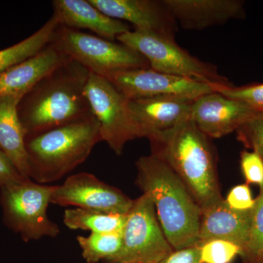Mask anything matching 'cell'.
Segmentation results:
<instances>
[{
	"mask_svg": "<svg viewBox=\"0 0 263 263\" xmlns=\"http://www.w3.org/2000/svg\"><path fill=\"white\" fill-rule=\"evenodd\" d=\"M89 73L84 66L70 59L26 93L18 105V117L26 136L91 115L85 95Z\"/></svg>",
	"mask_w": 263,
	"mask_h": 263,
	"instance_id": "6da1fadb",
	"label": "cell"
},
{
	"mask_svg": "<svg viewBox=\"0 0 263 263\" xmlns=\"http://www.w3.org/2000/svg\"><path fill=\"white\" fill-rule=\"evenodd\" d=\"M152 155L160 158L184 183L201 210L224 200L216 173L211 138L191 119L148 137Z\"/></svg>",
	"mask_w": 263,
	"mask_h": 263,
	"instance_id": "7a4b0ae2",
	"label": "cell"
},
{
	"mask_svg": "<svg viewBox=\"0 0 263 263\" xmlns=\"http://www.w3.org/2000/svg\"><path fill=\"white\" fill-rule=\"evenodd\" d=\"M137 183L149 195L157 219L174 250L199 246L202 210L172 169L152 155L136 162Z\"/></svg>",
	"mask_w": 263,
	"mask_h": 263,
	"instance_id": "3957f363",
	"label": "cell"
},
{
	"mask_svg": "<svg viewBox=\"0 0 263 263\" xmlns=\"http://www.w3.org/2000/svg\"><path fill=\"white\" fill-rule=\"evenodd\" d=\"M101 141L100 125L93 114L26 136L29 179L41 184L61 179L82 164Z\"/></svg>",
	"mask_w": 263,
	"mask_h": 263,
	"instance_id": "277c9868",
	"label": "cell"
},
{
	"mask_svg": "<svg viewBox=\"0 0 263 263\" xmlns=\"http://www.w3.org/2000/svg\"><path fill=\"white\" fill-rule=\"evenodd\" d=\"M54 187L29 179L0 186L5 226L26 242L58 236L60 227L50 219L47 212Z\"/></svg>",
	"mask_w": 263,
	"mask_h": 263,
	"instance_id": "5b68a950",
	"label": "cell"
},
{
	"mask_svg": "<svg viewBox=\"0 0 263 263\" xmlns=\"http://www.w3.org/2000/svg\"><path fill=\"white\" fill-rule=\"evenodd\" d=\"M50 44L90 72L105 76L117 71L150 67L138 52L122 43L59 25Z\"/></svg>",
	"mask_w": 263,
	"mask_h": 263,
	"instance_id": "8992f818",
	"label": "cell"
},
{
	"mask_svg": "<svg viewBox=\"0 0 263 263\" xmlns=\"http://www.w3.org/2000/svg\"><path fill=\"white\" fill-rule=\"evenodd\" d=\"M117 40L144 57L153 70L210 85L230 84L215 65L193 57L180 47L176 40L136 29Z\"/></svg>",
	"mask_w": 263,
	"mask_h": 263,
	"instance_id": "52a82bcc",
	"label": "cell"
},
{
	"mask_svg": "<svg viewBox=\"0 0 263 263\" xmlns=\"http://www.w3.org/2000/svg\"><path fill=\"white\" fill-rule=\"evenodd\" d=\"M85 95L100 125L102 141L116 155H122L128 142L145 138L132 114L129 100L106 78L90 72Z\"/></svg>",
	"mask_w": 263,
	"mask_h": 263,
	"instance_id": "ba28073f",
	"label": "cell"
},
{
	"mask_svg": "<svg viewBox=\"0 0 263 263\" xmlns=\"http://www.w3.org/2000/svg\"><path fill=\"white\" fill-rule=\"evenodd\" d=\"M122 248L104 263H158L174 249L166 238L147 193L133 202L122 230Z\"/></svg>",
	"mask_w": 263,
	"mask_h": 263,
	"instance_id": "9c48e42d",
	"label": "cell"
},
{
	"mask_svg": "<svg viewBox=\"0 0 263 263\" xmlns=\"http://www.w3.org/2000/svg\"><path fill=\"white\" fill-rule=\"evenodd\" d=\"M127 100L160 96L195 100L215 92L212 85L147 68L117 71L104 76Z\"/></svg>",
	"mask_w": 263,
	"mask_h": 263,
	"instance_id": "30bf717a",
	"label": "cell"
},
{
	"mask_svg": "<svg viewBox=\"0 0 263 263\" xmlns=\"http://www.w3.org/2000/svg\"><path fill=\"white\" fill-rule=\"evenodd\" d=\"M133 202L117 188L85 172L72 175L55 186L51 197V203L60 206L119 215H127Z\"/></svg>",
	"mask_w": 263,
	"mask_h": 263,
	"instance_id": "8fae6325",
	"label": "cell"
},
{
	"mask_svg": "<svg viewBox=\"0 0 263 263\" xmlns=\"http://www.w3.org/2000/svg\"><path fill=\"white\" fill-rule=\"evenodd\" d=\"M259 110L218 92L194 100L190 119L210 138H219L236 132Z\"/></svg>",
	"mask_w": 263,
	"mask_h": 263,
	"instance_id": "7c38bea8",
	"label": "cell"
},
{
	"mask_svg": "<svg viewBox=\"0 0 263 263\" xmlns=\"http://www.w3.org/2000/svg\"><path fill=\"white\" fill-rule=\"evenodd\" d=\"M105 15L133 24L136 30L176 40L178 24L163 0H89Z\"/></svg>",
	"mask_w": 263,
	"mask_h": 263,
	"instance_id": "4fadbf2b",
	"label": "cell"
},
{
	"mask_svg": "<svg viewBox=\"0 0 263 263\" xmlns=\"http://www.w3.org/2000/svg\"><path fill=\"white\" fill-rule=\"evenodd\" d=\"M183 29L202 30L245 16L240 0H163Z\"/></svg>",
	"mask_w": 263,
	"mask_h": 263,
	"instance_id": "5bb4252c",
	"label": "cell"
},
{
	"mask_svg": "<svg viewBox=\"0 0 263 263\" xmlns=\"http://www.w3.org/2000/svg\"><path fill=\"white\" fill-rule=\"evenodd\" d=\"M194 100L174 96L153 97L129 100V106L144 132L145 138H148L190 119Z\"/></svg>",
	"mask_w": 263,
	"mask_h": 263,
	"instance_id": "9a60e30c",
	"label": "cell"
},
{
	"mask_svg": "<svg viewBox=\"0 0 263 263\" xmlns=\"http://www.w3.org/2000/svg\"><path fill=\"white\" fill-rule=\"evenodd\" d=\"M52 4L60 25L69 28L89 29L111 41L131 30L129 24L105 15L89 0H54Z\"/></svg>",
	"mask_w": 263,
	"mask_h": 263,
	"instance_id": "2e32d148",
	"label": "cell"
},
{
	"mask_svg": "<svg viewBox=\"0 0 263 263\" xmlns=\"http://www.w3.org/2000/svg\"><path fill=\"white\" fill-rule=\"evenodd\" d=\"M252 211L233 210L224 199L202 210L199 246L209 240H224L238 245L243 253L250 233Z\"/></svg>",
	"mask_w": 263,
	"mask_h": 263,
	"instance_id": "e0dca14e",
	"label": "cell"
},
{
	"mask_svg": "<svg viewBox=\"0 0 263 263\" xmlns=\"http://www.w3.org/2000/svg\"><path fill=\"white\" fill-rule=\"evenodd\" d=\"M70 60L48 44L35 56L0 73V96L24 95L45 76Z\"/></svg>",
	"mask_w": 263,
	"mask_h": 263,
	"instance_id": "ac0fdd59",
	"label": "cell"
},
{
	"mask_svg": "<svg viewBox=\"0 0 263 263\" xmlns=\"http://www.w3.org/2000/svg\"><path fill=\"white\" fill-rule=\"evenodd\" d=\"M23 95L0 96V149L24 179L29 178L25 132L19 119L18 105Z\"/></svg>",
	"mask_w": 263,
	"mask_h": 263,
	"instance_id": "d6986e66",
	"label": "cell"
},
{
	"mask_svg": "<svg viewBox=\"0 0 263 263\" xmlns=\"http://www.w3.org/2000/svg\"><path fill=\"white\" fill-rule=\"evenodd\" d=\"M60 24L59 19L53 14L51 18L32 35L13 46L0 50V73L42 51L51 42L53 32Z\"/></svg>",
	"mask_w": 263,
	"mask_h": 263,
	"instance_id": "ffe728a7",
	"label": "cell"
},
{
	"mask_svg": "<svg viewBox=\"0 0 263 263\" xmlns=\"http://www.w3.org/2000/svg\"><path fill=\"white\" fill-rule=\"evenodd\" d=\"M126 219L127 215L104 214L79 208L66 209L63 216V222L71 230L98 233L122 231Z\"/></svg>",
	"mask_w": 263,
	"mask_h": 263,
	"instance_id": "44dd1931",
	"label": "cell"
},
{
	"mask_svg": "<svg viewBox=\"0 0 263 263\" xmlns=\"http://www.w3.org/2000/svg\"><path fill=\"white\" fill-rule=\"evenodd\" d=\"M122 232L91 233L88 236H77L83 258L87 263H98L117 255L122 248Z\"/></svg>",
	"mask_w": 263,
	"mask_h": 263,
	"instance_id": "7402d4cb",
	"label": "cell"
},
{
	"mask_svg": "<svg viewBox=\"0 0 263 263\" xmlns=\"http://www.w3.org/2000/svg\"><path fill=\"white\" fill-rule=\"evenodd\" d=\"M242 257L249 263H258L263 258V190L255 199L248 243Z\"/></svg>",
	"mask_w": 263,
	"mask_h": 263,
	"instance_id": "603a6c76",
	"label": "cell"
},
{
	"mask_svg": "<svg viewBox=\"0 0 263 263\" xmlns=\"http://www.w3.org/2000/svg\"><path fill=\"white\" fill-rule=\"evenodd\" d=\"M212 86L215 92L241 102L255 110H263V83L242 86H235L232 84L212 85Z\"/></svg>",
	"mask_w": 263,
	"mask_h": 263,
	"instance_id": "cb8c5ba5",
	"label": "cell"
},
{
	"mask_svg": "<svg viewBox=\"0 0 263 263\" xmlns=\"http://www.w3.org/2000/svg\"><path fill=\"white\" fill-rule=\"evenodd\" d=\"M242 254L240 247L227 240H209L200 246L202 263H230Z\"/></svg>",
	"mask_w": 263,
	"mask_h": 263,
	"instance_id": "d4e9b609",
	"label": "cell"
},
{
	"mask_svg": "<svg viewBox=\"0 0 263 263\" xmlns=\"http://www.w3.org/2000/svg\"><path fill=\"white\" fill-rule=\"evenodd\" d=\"M238 140L263 159V110L256 114L236 131Z\"/></svg>",
	"mask_w": 263,
	"mask_h": 263,
	"instance_id": "484cf974",
	"label": "cell"
},
{
	"mask_svg": "<svg viewBox=\"0 0 263 263\" xmlns=\"http://www.w3.org/2000/svg\"><path fill=\"white\" fill-rule=\"evenodd\" d=\"M240 167L247 184L254 183L263 190V159L257 152L243 151L240 154Z\"/></svg>",
	"mask_w": 263,
	"mask_h": 263,
	"instance_id": "4316f807",
	"label": "cell"
},
{
	"mask_svg": "<svg viewBox=\"0 0 263 263\" xmlns=\"http://www.w3.org/2000/svg\"><path fill=\"white\" fill-rule=\"evenodd\" d=\"M230 209L238 212H249L254 209L255 199L252 197L249 185L240 184L230 190L226 199Z\"/></svg>",
	"mask_w": 263,
	"mask_h": 263,
	"instance_id": "83f0119b",
	"label": "cell"
},
{
	"mask_svg": "<svg viewBox=\"0 0 263 263\" xmlns=\"http://www.w3.org/2000/svg\"><path fill=\"white\" fill-rule=\"evenodd\" d=\"M158 263H202L200 246L174 250Z\"/></svg>",
	"mask_w": 263,
	"mask_h": 263,
	"instance_id": "f1b7e54d",
	"label": "cell"
},
{
	"mask_svg": "<svg viewBox=\"0 0 263 263\" xmlns=\"http://www.w3.org/2000/svg\"><path fill=\"white\" fill-rule=\"evenodd\" d=\"M13 162L0 149V186L24 179Z\"/></svg>",
	"mask_w": 263,
	"mask_h": 263,
	"instance_id": "f546056e",
	"label": "cell"
},
{
	"mask_svg": "<svg viewBox=\"0 0 263 263\" xmlns=\"http://www.w3.org/2000/svg\"><path fill=\"white\" fill-rule=\"evenodd\" d=\"M258 263H263V258Z\"/></svg>",
	"mask_w": 263,
	"mask_h": 263,
	"instance_id": "4dcf8cb0",
	"label": "cell"
}]
</instances>
